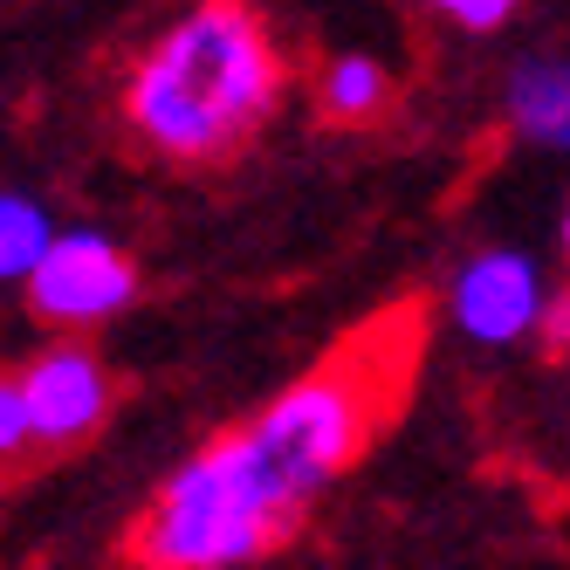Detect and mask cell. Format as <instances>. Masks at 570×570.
Listing matches in <instances>:
<instances>
[{"label":"cell","mask_w":570,"mask_h":570,"mask_svg":"<svg viewBox=\"0 0 570 570\" xmlns=\"http://www.w3.org/2000/svg\"><path fill=\"white\" fill-rule=\"evenodd\" d=\"M433 344V303L399 296L296 372L262 413L234 420L199 454L151 488L125 522V570H240L282 550L309 522L316 495L351 474L405 420Z\"/></svg>","instance_id":"1"},{"label":"cell","mask_w":570,"mask_h":570,"mask_svg":"<svg viewBox=\"0 0 570 570\" xmlns=\"http://www.w3.org/2000/svg\"><path fill=\"white\" fill-rule=\"evenodd\" d=\"M289 90V62L255 0H199L138 56L125 131L138 151L186 173L234 166Z\"/></svg>","instance_id":"2"},{"label":"cell","mask_w":570,"mask_h":570,"mask_svg":"<svg viewBox=\"0 0 570 570\" xmlns=\"http://www.w3.org/2000/svg\"><path fill=\"white\" fill-rule=\"evenodd\" d=\"M21 385H28V420H35V446L42 461H76L110 433L117 405H125V379L104 364L97 344L83 337H56L21 364Z\"/></svg>","instance_id":"3"},{"label":"cell","mask_w":570,"mask_h":570,"mask_svg":"<svg viewBox=\"0 0 570 570\" xmlns=\"http://www.w3.org/2000/svg\"><path fill=\"white\" fill-rule=\"evenodd\" d=\"M131 296H138L131 255L97 240V234H62L28 268V316L56 337H90L97 323L117 316Z\"/></svg>","instance_id":"4"},{"label":"cell","mask_w":570,"mask_h":570,"mask_svg":"<svg viewBox=\"0 0 570 570\" xmlns=\"http://www.w3.org/2000/svg\"><path fill=\"white\" fill-rule=\"evenodd\" d=\"M399 110V83L392 69L372 56H331L316 76V125L331 131H372Z\"/></svg>","instance_id":"5"},{"label":"cell","mask_w":570,"mask_h":570,"mask_svg":"<svg viewBox=\"0 0 570 570\" xmlns=\"http://www.w3.org/2000/svg\"><path fill=\"white\" fill-rule=\"evenodd\" d=\"M537 316V296H529V268L515 255H488L468 268L461 282V323L474 337H515L522 323Z\"/></svg>","instance_id":"6"},{"label":"cell","mask_w":570,"mask_h":570,"mask_svg":"<svg viewBox=\"0 0 570 570\" xmlns=\"http://www.w3.org/2000/svg\"><path fill=\"white\" fill-rule=\"evenodd\" d=\"M49 461L35 446V420H28V385H21V364H0V495L21 481H35Z\"/></svg>","instance_id":"7"},{"label":"cell","mask_w":570,"mask_h":570,"mask_svg":"<svg viewBox=\"0 0 570 570\" xmlns=\"http://www.w3.org/2000/svg\"><path fill=\"white\" fill-rule=\"evenodd\" d=\"M537 331H543V351L550 357H570V289H557L537 316Z\"/></svg>","instance_id":"8"},{"label":"cell","mask_w":570,"mask_h":570,"mask_svg":"<svg viewBox=\"0 0 570 570\" xmlns=\"http://www.w3.org/2000/svg\"><path fill=\"white\" fill-rule=\"evenodd\" d=\"M433 8H440L446 21H461V28H495V21L509 14V0H433Z\"/></svg>","instance_id":"9"},{"label":"cell","mask_w":570,"mask_h":570,"mask_svg":"<svg viewBox=\"0 0 570 570\" xmlns=\"http://www.w3.org/2000/svg\"><path fill=\"white\" fill-rule=\"evenodd\" d=\"M563 255H570V207H563Z\"/></svg>","instance_id":"10"},{"label":"cell","mask_w":570,"mask_h":570,"mask_svg":"<svg viewBox=\"0 0 570 570\" xmlns=\"http://www.w3.org/2000/svg\"><path fill=\"white\" fill-rule=\"evenodd\" d=\"M28 570H35V563H28Z\"/></svg>","instance_id":"11"}]
</instances>
